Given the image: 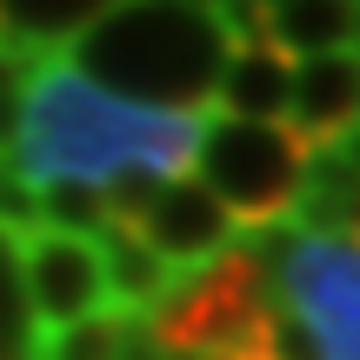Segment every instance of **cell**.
<instances>
[{
    "instance_id": "6",
    "label": "cell",
    "mask_w": 360,
    "mask_h": 360,
    "mask_svg": "<svg viewBox=\"0 0 360 360\" xmlns=\"http://www.w3.org/2000/svg\"><path fill=\"white\" fill-rule=\"evenodd\" d=\"M107 214L127 220L174 274L207 267V260H220L233 240H240L233 214L200 187V180H134V187H114L107 193Z\"/></svg>"
},
{
    "instance_id": "10",
    "label": "cell",
    "mask_w": 360,
    "mask_h": 360,
    "mask_svg": "<svg viewBox=\"0 0 360 360\" xmlns=\"http://www.w3.org/2000/svg\"><path fill=\"white\" fill-rule=\"evenodd\" d=\"M267 47L287 60L360 47V0H281V7H267Z\"/></svg>"
},
{
    "instance_id": "12",
    "label": "cell",
    "mask_w": 360,
    "mask_h": 360,
    "mask_svg": "<svg viewBox=\"0 0 360 360\" xmlns=\"http://www.w3.org/2000/svg\"><path fill=\"white\" fill-rule=\"evenodd\" d=\"M180 7H193V13H220L227 0H180Z\"/></svg>"
},
{
    "instance_id": "13",
    "label": "cell",
    "mask_w": 360,
    "mask_h": 360,
    "mask_svg": "<svg viewBox=\"0 0 360 360\" xmlns=\"http://www.w3.org/2000/svg\"><path fill=\"white\" fill-rule=\"evenodd\" d=\"M0 53H7V7H0Z\"/></svg>"
},
{
    "instance_id": "14",
    "label": "cell",
    "mask_w": 360,
    "mask_h": 360,
    "mask_svg": "<svg viewBox=\"0 0 360 360\" xmlns=\"http://www.w3.org/2000/svg\"><path fill=\"white\" fill-rule=\"evenodd\" d=\"M354 240H360V233H354Z\"/></svg>"
},
{
    "instance_id": "4",
    "label": "cell",
    "mask_w": 360,
    "mask_h": 360,
    "mask_svg": "<svg viewBox=\"0 0 360 360\" xmlns=\"http://www.w3.org/2000/svg\"><path fill=\"white\" fill-rule=\"evenodd\" d=\"M307 147L287 120H207L200 134V187L233 214V227H281L307 187Z\"/></svg>"
},
{
    "instance_id": "5",
    "label": "cell",
    "mask_w": 360,
    "mask_h": 360,
    "mask_svg": "<svg viewBox=\"0 0 360 360\" xmlns=\"http://www.w3.org/2000/svg\"><path fill=\"white\" fill-rule=\"evenodd\" d=\"M267 247V274L281 281V307L300 321L321 360H360V240L287 227Z\"/></svg>"
},
{
    "instance_id": "11",
    "label": "cell",
    "mask_w": 360,
    "mask_h": 360,
    "mask_svg": "<svg viewBox=\"0 0 360 360\" xmlns=\"http://www.w3.org/2000/svg\"><path fill=\"white\" fill-rule=\"evenodd\" d=\"M287 87H294V60L274 53L267 40H240L227 53V74H220L214 101L227 107V120H281Z\"/></svg>"
},
{
    "instance_id": "9",
    "label": "cell",
    "mask_w": 360,
    "mask_h": 360,
    "mask_svg": "<svg viewBox=\"0 0 360 360\" xmlns=\"http://www.w3.org/2000/svg\"><path fill=\"white\" fill-rule=\"evenodd\" d=\"M94 247H101V274H107V314H120V321H147V314L160 307V294L180 281L167 260H160L127 220H114V214L101 220Z\"/></svg>"
},
{
    "instance_id": "7",
    "label": "cell",
    "mask_w": 360,
    "mask_h": 360,
    "mask_svg": "<svg viewBox=\"0 0 360 360\" xmlns=\"http://www.w3.org/2000/svg\"><path fill=\"white\" fill-rule=\"evenodd\" d=\"M13 267H20V294H27V314H34L40 334H60V327L107 314V274H101L94 233L34 220V227L13 233Z\"/></svg>"
},
{
    "instance_id": "1",
    "label": "cell",
    "mask_w": 360,
    "mask_h": 360,
    "mask_svg": "<svg viewBox=\"0 0 360 360\" xmlns=\"http://www.w3.org/2000/svg\"><path fill=\"white\" fill-rule=\"evenodd\" d=\"M207 114H160L94 87L60 53H34L20 87V127L7 141L13 180L27 193L80 187L114 193L134 180H187L200 154Z\"/></svg>"
},
{
    "instance_id": "2",
    "label": "cell",
    "mask_w": 360,
    "mask_h": 360,
    "mask_svg": "<svg viewBox=\"0 0 360 360\" xmlns=\"http://www.w3.org/2000/svg\"><path fill=\"white\" fill-rule=\"evenodd\" d=\"M227 53L233 40L220 13H193L180 0H114L60 47V60L134 107L200 114L227 74Z\"/></svg>"
},
{
    "instance_id": "8",
    "label": "cell",
    "mask_w": 360,
    "mask_h": 360,
    "mask_svg": "<svg viewBox=\"0 0 360 360\" xmlns=\"http://www.w3.org/2000/svg\"><path fill=\"white\" fill-rule=\"evenodd\" d=\"M287 127L300 134L307 154H334V147L360 127V47L321 53V60H300L294 67V87H287Z\"/></svg>"
},
{
    "instance_id": "3",
    "label": "cell",
    "mask_w": 360,
    "mask_h": 360,
    "mask_svg": "<svg viewBox=\"0 0 360 360\" xmlns=\"http://www.w3.org/2000/svg\"><path fill=\"white\" fill-rule=\"evenodd\" d=\"M274 314V274L260 240H233L220 260L180 274L160 294V307L141 321V334L160 354L180 360H260Z\"/></svg>"
}]
</instances>
